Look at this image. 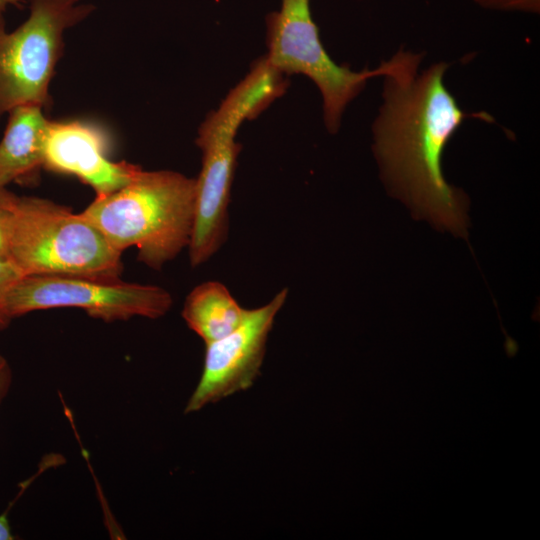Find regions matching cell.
<instances>
[{"instance_id":"cell-1","label":"cell","mask_w":540,"mask_h":540,"mask_svg":"<svg viewBox=\"0 0 540 540\" xmlns=\"http://www.w3.org/2000/svg\"><path fill=\"white\" fill-rule=\"evenodd\" d=\"M420 55L384 75V102L374 124L375 155L385 181L437 228L464 236L467 203L442 173V154L466 117L444 85L437 63L417 75Z\"/></svg>"},{"instance_id":"cell-2","label":"cell","mask_w":540,"mask_h":540,"mask_svg":"<svg viewBox=\"0 0 540 540\" xmlns=\"http://www.w3.org/2000/svg\"><path fill=\"white\" fill-rule=\"evenodd\" d=\"M195 197L196 179L141 168L125 186L96 196L81 214L113 248L122 253L136 247L140 262L160 270L189 245Z\"/></svg>"},{"instance_id":"cell-3","label":"cell","mask_w":540,"mask_h":540,"mask_svg":"<svg viewBox=\"0 0 540 540\" xmlns=\"http://www.w3.org/2000/svg\"><path fill=\"white\" fill-rule=\"evenodd\" d=\"M284 90L282 74L263 58L200 126L196 143L202 151V168L196 179L194 222L188 245L192 267L207 262L226 238L227 208L240 151L235 142L239 126L258 115Z\"/></svg>"},{"instance_id":"cell-4","label":"cell","mask_w":540,"mask_h":540,"mask_svg":"<svg viewBox=\"0 0 540 540\" xmlns=\"http://www.w3.org/2000/svg\"><path fill=\"white\" fill-rule=\"evenodd\" d=\"M0 202L9 215V258L23 275L120 276L122 253L81 213L5 188Z\"/></svg>"},{"instance_id":"cell-5","label":"cell","mask_w":540,"mask_h":540,"mask_svg":"<svg viewBox=\"0 0 540 540\" xmlns=\"http://www.w3.org/2000/svg\"><path fill=\"white\" fill-rule=\"evenodd\" d=\"M266 24V61L281 74H303L316 84L323 97L324 119L330 132L337 131L346 105L368 79L395 72L412 55L400 51L375 70L361 72L337 65L320 41L310 0H282L280 10L270 13Z\"/></svg>"},{"instance_id":"cell-6","label":"cell","mask_w":540,"mask_h":540,"mask_svg":"<svg viewBox=\"0 0 540 540\" xmlns=\"http://www.w3.org/2000/svg\"><path fill=\"white\" fill-rule=\"evenodd\" d=\"M29 17L12 32L0 12V117L21 105L45 107L63 34L94 7L80 0H28Z\"/></svg>"},{"instance_id":"cell-7","label":"cell","mask_w":540,"mask_h":540,"mask_svg":"<svg viewBox=\"0 0 540 540\" xmlns=\"http://www.w3.org/2000/svg\"><path fill=\"white\" fill-rule=\"evenodd\" d=\"M173 303L170 293L156 285L125 282L120 277L80 274L24 275L4 297L13 320L51 308L76 307L104 322L133 317L158 319Z\"/></svg>"},{"instance_id":"cell-8","label":"cell","mask_w":540,"mask_h":540,"mask_svg":"<svg viewBox=\"0 0 540 540\" xmlns=\"http://www.w3.org/2000/svg\"><path fill=\"white\" fill-rule=\"evenodd\" d=\"M287 294L284 288L267 304L247 310L235 330L205 344L203 371L185 406V414L197 412L253 385L263 363L268 334Z\"/></svg>"},{"instance_id":"cell-9","label":"cell","mask_w":540,"mask_h":540,"mask_svg":"<svg viewBox=\"0 0 540 540\" xmlns=\"http://www.w3.org/2000/svg\"><path fill=\"white\" fill-rule=\"evenodd\" d=\"M107 139L96 126L80 122L49 121L43 148V167L74 175L103 196L129 183L141 167L113 162L107 155Z\"/></svg>"},{"instance_id":"cell-10","label":"cell","mask_w":540,"mask_h":540,"mask_svg":"<svg viewBox=\"0 0 540 540\" xmlns=\"http://www.w3.org/2000/svg\"><path fill=\"white\" fill-rule=\"evenodd\" d=\"M38 105H21L8 112L0 141V189L43 166L44 139L49 124Z\"/></svg>"},{"instance_id":"cell-11","label":"cell","mask_w":540,"mask_h":540,"mask_svg":"<svg viewBox=\"0 0 540 540\" xmlns=\"http://www.w3.org/2000/svg\"><path fill=\"white\" fill-rule=\"evenodd\" d=\"M246 313L247 309L239 305L224 284L207 281L188 294L182 317L187 326L208 344L235 330Z\"/></svg>"},{"instance_id":"cell-12","label":"cell","mask_w":540,"mask_h":540,"mask_svg":"<svg viewBox=\"0 0 540 540\" xmlns=\"http://www.w3.org/2000/svg\"><path fill=\"white\" fill-rule=\"evenodd\" d=\"M24 276L10 258H0V331L5 330L12 319L6 312L4 297L10 286Z\"/></svg>"},{"instance_id":"cell-13","label":"cell","mask_w":540,"mask_h":540,"mask_svg":"<svg viewBox=\"0 0 540 540\" xmlns=\"http://www.w3.org/2000/svg\"><path fill=\"white\" fill-rule=\"evenodd\" d=\"M480 5L499 9L538 11L539 0H476Z\"/></svg>"},{"instance_id":"cell-14","label":"cell","mask_w":540,"mask_h":540,"mask_svg":"<svg viewBox=\"0 0 540 540\" xmlns=\"http://www.w3.org/2000/svg\"><path fill=\"white\" fill-rule=\"evenodd\" d=\"M13 383V371L9 361L0 354V407L5 398L9 394V391Z\"/></svg>"},{"instance_id":"cell-15","label":"cell","mask_w":540,"mask_h":540,"mask_svg":"<svg viewBox=\"0 0 540 540\" xmlns=\"http://www.w3.org/2000/svg\"><path fill=\"white\" fill-rule=\"evenodd\" d=\"M0 258H9V215L0 202Z\"/></svg>"},{"instance_id":"cell-16","label":"cell","mask_w":540,"mask_h":540,"mask_svg":"<svg viewBox=\"0 0 540 540\" xmlns=\"http://www.w3.org/2000/svg\"><path fill=\"white\" fill-rule=\"evenodd\" d=\"M15 535L12 532V528L8 519L7 512L0 514V540H14Z\"/></svg>"},{"instance_id":"cell-17","label":"cell","mask_w":540,"mask_h":540,"mask_svg":"<svg viewBox=\"0 0 540 540\" xmlns=\"http://www.w3.org/2000/svg\"><path fill=\"white\" fill-rule=\"evenodd\" d=\"M15 7L22 9L24 6L23 0H0V12H5L8 7Z\"/></svg>"}]
</instances>
